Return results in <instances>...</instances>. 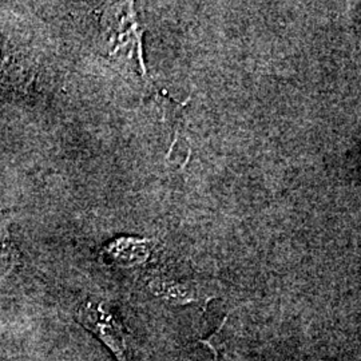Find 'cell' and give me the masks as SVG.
Returning a JSON list of instances; mask_svg holds the SVG:
<instances>
[{
  "mask_svg": "<svg viewBox=\"0 0 361 361\" xmlns=\"http://www.w3.org/2000/svg\"><path fill=\"white\" fill-rule=\"evenodd\" d=\"M6 241H7V233H6V229L3 226V222H1V219H0V249L4 246Z\"/></svg>",
  "mask_w": 361,
  "mask_h": 361,
  "instance_id": "obj_2",
  "label": "cell"
},
{
  "mask_svg": "<svg viewBox=\"0 0 361 361\" xmlns=\"http://www.w3.org/2000/svg\"><path fill=\"white\" fill-rule=\"evenodd\" d=\"M77 316L79 323L97 336L114 353L118 361H130L129 336L121 322L102 304L86 302L79 308Z\"/></svg>",
  "mask_w": 361,
  "mask_h": 361,
  "instance_id": "obj_1",
  "label": "cell"
}]
</instances>
